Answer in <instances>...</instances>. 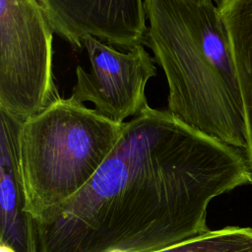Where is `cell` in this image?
I'll use <instances>...</instances> for the list:
<instances>
[{
    "label": "cell",
    "mask_w": 252,
    "mask_h": 252,
    "mask_svg": "<svg viewBox=\"0 0 252 252\" xmlns=\"http://www.w3.org/2000/svg\"><path fill=\"white\" fill-rule=\"evenodd\" d=\"M251 182L240 149L148 105L86 185L33 220L36 252H156L208 231L210 202Z\"/></svg>",
    "instance_id": "6da1fadb"
},
{
    "label": "cell",
    "mask_w": 252,
    "mask_h": 252,
    "mask_svg": "<svg viewBox=\"0 0 252 252\" xmlns=\"http://www.w3.org/2000/svg\"><path fill=\"white\" fill-rule=\"evenodd\" d=\"M144 44L167 86L166 110L230 146L246 147L242 96L228 34L213 0H144Z\"/></svg>",
    "instance_id": "7a4b0ae2"
},
{
    "label": "cell",
    "mask_w": 252,
    "mask_h": 252,
    "mask_svg": "<svg viewBox=\"0 0 252 252\" xmlns=\"http://www.w3.org/2000/svg\"><path fill=\"white\" fill-rule=\"evenodd\" d=\"M122 125L71 96L24 121L20 167L26 211L33 220L86 185L115 146Z\"/></svg>",
    "instance_id": "3957f363"
},
{
    "label": "cell",
    "mask_w": 252,
    "mask_h": 252,
    "mask_svg": "<svg viewBox=\"0 0 252 252\" xmlns=\"http://www.w3.org/2000/svg\"><path fill=\"white\" fill-rule=\"evenodd\" d=\"M53 30L38 0H0V109L26 120L61 96Z\"/></svg>",
    "instance_id": "277c9868"
},
{
    "label": "cell",
    "mask_w": 252,
    "mask_h": 252,
    "mask_svg": "<svg viewBox=\"0 0 252 252\" xmlns=\"http://www.w3.org/2000/svg\"><path fill=\"white\" fill-rule=\"evenodd\" d=\"M83 45L90 71L77 66L72 98L93 103L98 113L120 124L148 106L146 85L156 76L157 68L144 44L124 52L88 35L83 38Z\"/></svg>",
    "instance_id": "5b68a950"
},
{
    "label": "cell",
    "mask_w": 252,
    "mask_h": 252,
    "mask_svg": "<svg viewBox=\"0 0 252 252\" xmlns=\"http://www.w3.org/2000/svg\"><path fill=\"white\" fill-rule=\"evenodd\" d=\"M48 22L72 46L84 47L91 35L118 49L144 44L147 16L144 0H38Z\"/></svg>",
    "instance_id": "8992f818"
},
{
    "label": "cell",
    "mask_w": 252,
    "mask_h": 252,
    "mask_svg": "<svg viewBox=\"0 0 252 252\" xmlns=\"http://www.w3.org/2000/svg\"><path fill=\"white\" fill-rule=\"evenodd\" d=\"M25 120L0 109L1 252H36L34 223L26 211L19 137Z\"/></svg>",
    "instance_id": "52a82bcc"
},
{
    "label": "cell",
    "mask_w": 252,
    "mask_h": 252,
    "mask_svg": "<svg viewBox=\"0 0 252 252\" xmlns=\"http://www.w3.org/2000/svg\"><path fill=\"white\" fill-rule=\"evenodd\" d=\"M218 8L228 34L240 87L246 134L243 152L252 178V0H220Z\"/></svg>",
    "instance_id": "ba28073f"
},
{
    "label": "cell",
    "mask_w": 252,
    "mask_h": 252,
    "mask_svg": "<svg viewBox=\"0 0 252 252\" xmlns=\"http://www.w3.org/2000/svg\"><path fill=\"white\" fill-rule=\"evenodd\" d=\"M156 252H252V228L208 230Z\"/></svg>",
    "instance_id": "9c48e42d"
}]
</instances>
